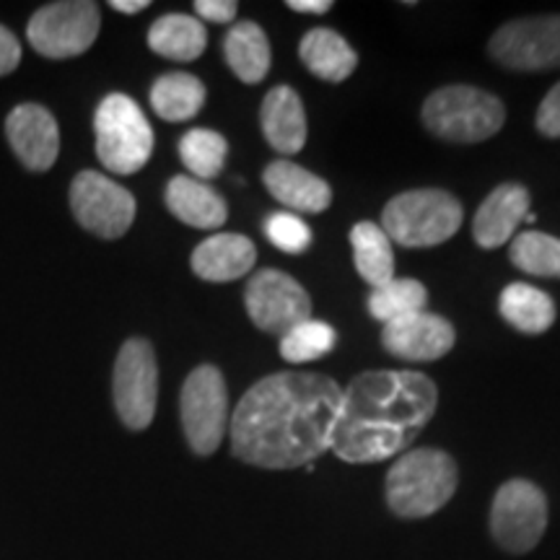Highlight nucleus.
<instances>
[{
  "label": "nucleus",
  "instance_id": "c756f323",
  "mask_svg": "<svg viewBox=\"0 0 560 560\" xmlns=\"http://www.w3.org/2000/svg\"><path fill=\"white\" fill-rule=\"evenodd\" d=\"M338 342V332L327 322L306 319L280 338V355L289 363H310L327 355Z\"/></svg>",
  "mask_w": 560,
  "mask_h": 560
},
{
  "label": "nucleus",
  "instance_id": "9d476101",
  "mask_svg": "<svg viewBox=\"0 0 560 560\" xmlns=\"http://www.w3.org/2000/svg\"><path fill=\"white\" fill-rule=\"evenodd\" d=\"M548 527V499L535 482L509 480L490 506V532L509 552H529Z\"/></svg>",
  "mask_w": 560,
  "mask_h": 560
},
{
  "label": "nucleus",
  "instance_id": "bb28decb",
  "mask_svg": "<svg viewBox=\"0 0 560 560\" xmlns=\"http://www.w3.org/2000/svg\"><path fill=\"white\" fill-rule=\"evenodd\" d=\"M425 304H429V291L416 278H392L389 283L374 289L369 296L371 317L384 325L408 317V314L425 312Z\"/></svg>",
  "mask_w": 560,
  "mask_h": 560
},
{
  "label": "nucleus",
  "instance_id": "c9c22d12",
  "mask_svg": "<svg viewBox=\"0 0 560 560\" xmlns=\"http://www.w3.org/2000/svg\"><path fill=\"white\" fill-rule=\"evenodd\" d=\"M112 9L120 11V13H138V11H145L149 9V0H112Z\"/></svg>",
  "mask_w": 560,
  "mask_h": 560
},
{
  "label": "nucleus",
  "instance_id": "f8f14e48",
  "mask_svg": "<svg viewBox=\"0 0 560 560\" xmlns=\"http://www.w3.org/2000/svg\"><path fill=\"white\" fill-rule=\"evenodd\" d=\"M247 314L262 332L283 338L301 322L312 319V299L299 280L285 272L265 268L257 270L247 283Z\"/></svg>",
  "mask_w": 560,
  "mask_h": 560
},
{
  "label": "nucleus",
  "instance_id": "2eb2a0df",
  "mask_svg": "<svg viewBox=\"0 0 560 560\" xmlns=\"http://www.w3.org/2000/svg\"><path fill=\"white\" fill-rule=\"evenodd\" d=\"M11 149L30 172H47L58 161L60 130L50 109L39 104H19L5 120Z\"/></svg>",
  "mask_w": 560,
  "mask_h": 560
},
{
  "label": "nucleus",
  "instance_id": "393cba45",
  "mask_svg": "<svg viewBox=\"0 0 560 560\" xmlns=\"http://www.w3.org/2000/svg\"><path fill=\"white\" fill-rule=\"evenodd\" d=\"M350 244H353V262L359 276L369 285L380 289L395 278V255H392V242L384 234L380 223L361 221L350 231Z\"/></svg>",
  "mask_w": 560,
  "mask_h": 560
},
{
  "label": "nucleus",
  "instance_id": "473e14b6",
  "mask_svg": "<svg viewBox=\"0 0 560 560\" xmlns=\"http://www.w3.org/2000/svg\"><path fill=\"white\" fill-rule=\"evenodd\" d=\"M195 11H198L200 19L213 21V24H231L236 19L240 5L234 0H198Z\"/></svg>",
  "mask_w": 560,
  "mask_h": 560
},
{
  "label": "nucleus",
  "instance_id": "20e7f679",
  "mask_svg": "<svg viewBox=\"0 0 560 560\" xmlns=\"http://www.w3.org/2000/svg\"><path fill=\"white\" fill-rule=\"evenodd\" d=\"M465 219L462 202L444 190H410L387 202L382 229L402 247H436L457 234Z\"/></svg>",
  "mask_w": 560,
  "mask_h": 560
},
{
  "label": "nucleus",
  "instance_id": "6e6552de",
  "mask_svg": "<svg viewBox=\"0 0 560 560\" xmlns=\"http://www.w3.org/2000/svg\"><path fill=\"white\" fill-rule=\"evenodd\" d=\"M100 5L91 0H60L42 5L30 19L26 37L39 55L52 60L75 58L86 52L100 34Z\"/></svg>",
  "mask_w": 560,
  "mask_h": 560
},
{
  "label": "nucleus",
  "instance_id": "412c9836",
  "mask_svg": "<svg viewBox=\"0 0 560 560\" xmlns=\"http://www.w3.org/2000/svg\"><path fill=\"white\" fill-rule=\"evenodd\" d=\"M301 62L322 81L340 83L359 66V55L338 32L312 30L304 34L299 45Z\"/></svg>",
  "mask_w": 560,
  "mask_h": 560
},
{
  "label": "nucleus",
  "instance_id": "f3484780",
  "mask_svg": "<svg viewBox=\"0 0 560 560\" xmlns=\"http://www.w3.org/2000/svg\"><path fill=\"white\" fill-rule=\"evenodd\" d=\"M262 182L272 198L296 213H322L332 202L330 185L289 159L268 164V170L262 172Z\"/></svg>",
  "mask_w": 560,
  "mask_h": 560
},
{
  "label": "nucleus",
  "instance_id": "5701e85b",
  "mask_svg": "<svg viewBox=\"0 0 560 560\" xmlns=\"http://www.w3.org/2000/svg\"><path fill=\"white\" fill-rule=\"evenodd\" d=\"M229 68L234 70L236 79L244 83H260L270 70V42L262 26L255 21H240L231 26L223 42Z\"/></svg>",
  "mask_w": 560,
  "mask_h": 560
},
{
  "label": "nucleus",
  "instance_id": "dca6fc26",
  "mask_svg": "<svg viewBox=\"0 0 560 560\" xmlns=\"http://www.w3.org/2000/svg\"><path fill=\"white\" fill-rule=\"evenodd\" d=\"M529 213V192L527 187L506 182V185L495 187L493 192L482 200L472 221L475 242L482 249L503 247L509 240H514L520 223Z\"/></svg>",
  "mask_w": 560,
  "mask_h": 560
},
{
  "label": "nucleus",
  "instance_id": "423d86ee",
  "mask_svg": "<svg viewBox=\"0 0 560 560\" xmlns=\"http://www.w3.org/2000/svg\"><path fill=\"white\" fill-rule=\"evenodd\" d=\"M96 156L112 174H136L153 153V130L130 96L109 94L94 117Z\"/></svg>",
  "mask_w": 560,
  "mask_h": 560
},
{
  "label": "nucleus",
  "instance_id": "c85d7f7f",
  "mask_svg": "<svg viewBox=\"0 0 560 560\" xmlns=\"http://www.w3.org/2000/svg\"><path fill=\"white\" fill-rule=\"evenodd\" d=\"M511 262L527 276L560 278V240L542 231H524L511 240Z\"/></svg>",
  "mask_w": 560,
  "mask_h": 560
},
{
  "label": "nucleus",
  "instance_id": "aec40b11",
  "mask_svg": "<svg viewBox=\"0 0 560 560\" xmlns=\"http://www.w3.org/2000/svg\"><path fill=\"white\" fill-rule=\"evenodd\" d=\"M166 208L192 229H221L229 219L226 200L208 182L174 177L166 187Z\"/></svg>",
  "mask_w": 560,
  "mask_h": 560
},
{
  "label": "nucleus",
  "instance_id": "7c9ffc66",
  "mask_svg": "<svg viewBox=\"0 0 560 560\" xmlns=\"http://www.w3.org/2000/svg\"><path fill=\"white\" fill-rule=\"evenodd\" d=\"M265 234L280 252L289 255H301L312 244V229L293 213H272L265 221Z\"/></svg>",
  "mask_w": 560,
  "mask_h": 560
},
{
  "label": "nucleus",
  "instance_id": "6ab92c4d",
  "mask_svg": "<svg viewBox=\"0 0 560 560\" xmlns=\"http://www.w3.org/2000/svg\"><path fill=\"white\" fill-rule=\"evenodd\" d=\"M260 125L268 143L283 156H293L306 143V112L291 86H276L265 96Z\"/></svg>",
  "mask_w": 560,
  "mask_h": 560
},
{
  "label": "nucleus",
  "instance_id": "0eeeda50",
  "mask_svg": "<svg viewBox=\"0 0 560 560\" xmlns=\"http://www.w3.org/2000/svg\"><path fill=\"white\" fill-rule=\"evenodd\" d=\"M182 429L195 454L208 457L221 446L229 431V392L215 366H198L182 387Z\"/></svg>",
  "mask_w": 560,
  "mask_h": 560
},
{
  "label": "nucleus",
  "instance_id": "f704fd0d",
  "mask_svg": "<svg viewBox=\"0 0 560 560\" xmlns=\"http://www.w3.org/2000/svg\"><path fill=\"white\" fill-rule=\"evenodd\" d=\"M289 9L299 13H327L332 9L330 0H289Z\"/></svg>",
  "mask_w": 560,
  "mask_h": 560
},
{
  "label": "nucleus",
  "instance_id": "2f4dec72",
  "mask_svg": "<svg viewBox=\"0 0 560 560\" xmlns=\"http://www.w3.org/2000/svg\"><path fill=\"white\" fill-rule=\"evenodd\" d=\"M537 130L548 138H560V83L550 89L537 109Z\"/></svg>",
  "mask_w": 560,
  "mask_h": 560
},
{
  "label": "nucleus",
  "instance_id": "39448f33",
  "mask_svg": "<svg viewBox=\"0 0 560 560\" xmlns=\"http://www.w3.org/2000/svg\"><path fill=\"white\" fill-rule=\"evenodd\" d=\"M506 122L501 100L475 86H444L425 100L423 125L450 143H480Z\"/></svg>",
  "mask_w": 560,
  "mask_h": 560
},
{
  "label": "nucleus",
  "instance_id": "4be33fe9",
  "mask_svg": "<svg viewBox=\"0 0 560 560\" xmlns=\"http://www.w3.org/2000/svg\"><path fill=\"white\" fill-rule=\"evenodd\" d=\"M206 26L187 13H166L149 30V47L166 60L192 62L206 52Z\"/></svg>",
  "mask_w": 560,
  "mask_h": 560
},
{
  "label": "nucleus",
  "instance_id": "9b49d317",
  "mask_svg": "<svg viewBox=\"0 0 560 560\" xmlns=\"http://www.w3.org/2000/svg\"><path fill=\"white\" fill-rule=\"evenodd\" d=\"M75 221L102 240H120L136 221V198L100 172H81L70 185Z\"/></svg>",
  "mask_w": 560,
  "mask_h": 560
},
{
  "label": "nucleus",
  "instance_id": "ddd939ff",
  "mask_svg": "<svg viewBox=\"0 0 560 560\" xmlns=\"http://www.w3.org/2000/svg\"><path fill=\"white\" fill-rule=\"evenodd\" d=\"M488 50L511 70L560 68V16L509 21L490 37Z\"/></svg>",
  "mask_w": 560,
  "mask_h": 560
},
{
  "label": "nucleus",
  "instance_id": "f257e3e1",
  "mask_svg": "<svg viewBox=\"0 0 560 560\" xmlns=\"http://www.w3.org/2000/svg\"><path fill=\"white\" fill-rule=\"evenodd\" d=\"M342 387L325 374L278 371L252 384L231 416V452L262 470L310 467L330 452Z\"/></svg>",
  "mask_w": 560,
  "mask_h": 560
},
{
  "label": "nucleus",
  "instance_id": "4468645a",
  "mask_svg": "<svg viewBox=\"0 0 560 560\" xmlns=\"http://www.w3.org/2000/svg\"><path fill=\"white\" fill-rule=\"evenodd\" d=\"M457 332L452 322L431 312H416L408 317L389 322L382 330V342L387 353L402 361H439L454 348Z\"/></svg>",
  "mask_w": 560,
  "mask_h": 560
},
{
  "label": "nucleus",
  "instance_id": "7ed1b4c3",
  "mask_svg": "<svg viewBox=\"0 0 560 560\" xmlns=\"http://www.w3.org/2000/svg\"><path fill=\"white\" fill-rule=\"evenodd\" d=\"M457 482V462L450 454L410 450L387 472V503L402 520H423L450 503Z\"/></svg>",
  "mask_w": 560,
  "mask_h": 560
},
{
  "label": "nucleus",
  "instance_id": "b1692460",
  "mask_svg": "<svg viewBox=\"0 0 560 560\" xmlns=\"http://www.w3.org/2000/svg\"><path fill=\"white\" fill-rule=\"evenodd\" d=\"M501 317L520 332L540 335L556 322V304L548 293L529 283H511L499 301Z\"/></svg>",
  "mask_w": 560,
  "mask_h": 560
},
{
  "label": "nucleus",
  "instance_id": "a211bd4d",
  "mask_svg": "<svg viewBox=\"0 0 560 560\" xmlns=\"http://www.w3.org/2000/svg\"><path fill=\"white\" fill-rule=\"evenodd\" d=\"M195 276L208 283H229L255 268L257 247L244 234H213L192 252Z\"/></svg>",
  "mask_w": 560,
  "mask_h": 560
},
{
  "label": "nucleus",
  "instance_id": "f03ea898",
  "mask_svg": "<svg viewBox=\"0 0 560 560\" xmlns=\"http://www.w3.org/2000/svg\"><path fill=\"white\" fill-rule=\"evenodd\" d=\"M439 408V389L420 371H363L342 387L330 452L350 465L400 457Z\"/></svg>",
  "mask_w": 560,
  "mask_h": 560
},
{
  "label": "nucleus",
  "instance_id": "cd10ccee",
  "mask_svg": "<svg viewBox=\"0 0 560 560\" xmlns=\"http://www.w3.org/2000/svg\"><path fill=\"white\" fill-rule=\"evenodd\" d=\"M229 156V143L221 132L195 128L179 140V159L195 179L219 177Z\"/></svg>",
  "mask_w": 560,
  "mask_h": 560
},
{
  "label": "nucleus",
  "instance_id": "1a4fd4ad",
  "mask_svg": "<svg viewBox=\"0 0 560 560\" xmlns=\"http://www.w3.org/2000/svg\"><path fill=\"white\" fill-rule=\"evenodd\" d=\"M112 392H115V408L122 423L132 431L149 429L159 400V366L149 340L132 338L120 348Z\"/></svg>",
  "mask_w": 560,
  "mask_h": 560
},
{
  "label": "nucleus",
  "instance_id": "72a5a7b5",
  "mask_svg": "<svg viewBox=\"0 0 560 560\" xmlns=\"http://www.w3.org/2000/svg\"><path fill=\"white\" fill-rule=\"evenodd\" d=\"M21 62V45L16 34L0 26V75H9Z\"/></svg>",
  "mask_w": 560,
  "mask_h": 560
},
{
  "label": "nucleus",
  "instance_id": "a878e982",
  "mask_svg": "<svg viewBox=\"0 0 560 560\" xmlns=\"http://www.w3.org/2000/svg\"><path fill=\"white\" fill-rule=\"evenodd\" d=\"M206 104V86L190 73H166L151 86V107L161 120L187 122Z\"/></svg>",
  "mask_w": 560,
  "mask_h": 560
}]
</instances>
